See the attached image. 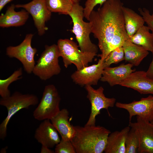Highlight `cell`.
<instances>
[{
	"instance_id": "obj_1",
	"label": "cell",
	"mask_w": 153,
	"mask_h": 153,
	"mask_svg": "<svg viewBox=\"0 0 153 153\" xmlns=\"http://www.w3.org/2000/svg\"><path fill=\"white\" fill-rule=\"evenodd\" d=\"M123 4L120 0H107L97 10H93L88 20L92 33L98 41L101 52L98 55L102 60L105 59L108 45L116 32L125 26L122 11Z\"/></svg>"
},
{
	"instance_id": "obj_2",
	"label": "cell",
	"mask_w": 153,
	"mask_h": 153,
	"mask_svg": "<svg viewBox=\"0 0 153 153\" xmlns=\"http://www.w3.org/2000/svg\"><path fill=\"white\" fill-rule=\"evenodd\" d=\"M75 134L71 140L77 153H102L111 133L99 126H74Z\"/></svg>"
},
{
	"instance_id": "obj_3",
	"label": "cell",
	"mask_w": 153,
	"mask_h": 153,
	"mask_svg": "<svg viewBox=\"0 0 153 153\" xmlns=\"http://www.w3.org/2000/svg\"><path fill=\"white\" fill-rule=\"evenodd\" d=\"M68 15L72 20L73 26L71 31L75 35L80 50L97 54L98 47L92 42L90 38L92 33L91 24L83 20L84 8L79 3H74Z\"/></svg>"
},
{
	"instance_id": "obj_4",
	"label": "cell",
	"mask_w": 153,
	"mask_h": 153,
	"mask_svg": "<svg viewBox=\"0 0 153 153\" xmlns=\"http://www.w3.org/2000/svg\"><path fill=\"white\" fill-rule=\"evenodd\" d=\"M39 102V99L36 95L23 94L18 91L7 97L1 98L0 105L6 108L7 114L0 124V139L4 140L6 137L8 124L15 114L22 109H28L30 106L37 105Z\"/></svg>"
},
{
	"instance_id": "obj_5",
	"label": "cell",
	"mask_w": 153,
	"mask_h": 153,
	"mask_svg": "<svg viewBox=\"0 0 153 153\" xmlns=\"http://www.w3.org/2000/svg\"><path fill=\"white\" fill-rule=\"evenodd\" d=\"M60 57H62L64 67L74 64L79 70L88 66L93 61L97 54L83 52L79 50L78 46L72 40L60 39L57 42Z\"/></svg>"
},
{
	"instance_id": "obj_6",
	"label": "cell",
	"mask_w": 153,
	"mask_h": 153,
	"mask_svg": "<svg viewBox=\"0 0 153 153\" xmlns=\"http://www.w3.org/2000/svg\"><path fill=\"white\" fill-rule=\"evenodd\" d=\"M60 57L57 44L46 45L45 49L37 60L32 73L41 80H46L59 74L61 71L59 64Z\"/></svg>"
},
{
	"instance_id": "obj_7",
	"label": "cell",
	"mask_w": 153,
	"mask_h": 153,
	"mask_svg": "<svg viewBox=\"0 0 153 153\" xmlns=\"http://www.w3.org/2000/svg\"><path fill=\"white\" fill-rule=\"evenodd\" d=\"M61 97L53 84L46 85L37 107L33 112L35 119L38 121L50 120L60 111Z\"/></svg>"
},
{
	"instance_id": "obj_8",
	"label": "cell",
	"mask_w": 153,
	"mask_h": 153,
	"mask_svg": "<svg viewBox=\"0 0 153 153\" xmlns=\"http://www.w3.org/2000/svg\"><path fill=\"white\" fill-rule=\"evenodd\" d=\"M34 35L27 34L24 39L19 44L15 46H9L6 49V55L10 58H14L22 64L25 71L28 74L32 73L35 65L34 56L37 49L31 46V41Z\"/></svg>"
},
{
	"instance_id": "obj_9",
	"label": "cell",
	"mask_w": 153,
	"mask_h": 153,
	"mask_svg": "<svg viewBox=\"0 0 153 153\" xmlns=\"http://www.w3.org/2000/svg\"><path fill=\"white\" fill-rule=\"evenodd\" d=\"M85 88L87 92V97L91 105V113L85 126L95 125L96 117L100 114L101 110L106 109L110 115L108 108L114 107L116 99L106 97L104 94V89L101 86L95 89L91 86L87 85L85 86Z\"/></svg>"
},
{
	"instance_id": "obj_10",
	"label": "cell",
	"mask_w": 153,
	"mask_h": 153,
	"mask_svg": "<svg viewBox=\"0 0 153 153\" xmlns=\"http://www.w3.org/2000/svg\"><path fill=\"white\" fill-rule=\"evenodd\" d=\"M15 5L16 8H22L31 16L39 36L43 35L48 28L45 24L51 17L52 12L48 9L45 0H32L25 4Z\"/></svg>"
},
{
	"instance_id": "obj_11",
	"label": "cell",
	"mask_w": 153,
	"mask_h": 153,
	"mask_svg": "<svg viewBox=\"0 0 153 153\" xmlns=\"http://www.w3.org/2000/svg\"><path fill=\"white\" fill-rule=\"evenodd\" d=\"M116 106L124 109L128 112L129 122L135 116L151 122L153 118V96L150 95L138 101L128 103L117 102Z\"/></svg>"
},
{
	"instance_id": "obj_12",
	"label": "cell",
	"mask_w": 153,
	"mask_h": 153,
	"mask_svg": "<svg viewBox=\"0 0 153 153\" xmlns=\"http://www.w3.org/2000/svg\"><path fill=\"white\" fill-rule=\"evenodd\" d=\"M129 126L138 134L139 140L138 152L153 153V123L137 116L136 122H129Z\"/></svg>"
},
{
	"instance_id": "obj_13",
	"label": "cell",
	"mask_w": 153,
	"mask_h": 153,
	"mask_svg": "<svg viewBox=\"0 0 153 153\" xmlns=\"http://www.w3.org/2000/svg\"><path fill=\"white\" fill-rule=\"evenodd\" d=\"M104 69L103 61L100 59L96 64L76 70L71 74V78L73 82L81 86L97 85Z\"/></svg>"
},
{
	"instance_id": "obj_14",
	"label": "cell",
	"mask_w": 153,
	"mask_h": 153,
	"mask_svg": "<svg viewBox=\"0 0 153 153\" xmlns=\"http://www.w3.org/2000/svg\"><path fill=\"white\" fill-rule=\"evenodd\" d=\"M119 85L132 88L141 94H153V79L144 71L132 72Z\"/></svg>"
},
{
	"instance_id": "obj_15",
	"label": "cell",
	"mask_w": 153,
	"mask_h": 153,
	"mask_svg": "<svg viewBox=\"0 0 153 153\" xmlns=\"http://www.w3.org/2000/svg\"><path fill=\"white\" fill-rule=\"evenodd\" d=\"M58 132L50 120H45L36 129L34 137L41 145L50 148H53L61 141Z\"/></svg>"
},
{
	"instance_id": "obj_16",
	"label": "cell",
	"mask_w": 153,
	"mask_h": 153,
	"mask_svg": "<svg viewBox=\"0 0 153 153\" xmlns=\"http://www.w3.org/2000/svg\"><path fill=\"white\" fill-rule=\"evenodd\" d=\"M133 66L129 63L122 64L114 67H108L103 70L100 79L106 82L111 86L120 84L124 80L135 70L132 69Z\"/></svg>"
},
{
	"instance_id": "obj_17",
	"label": "cell",
	"mask_w": 153,
	"mask_h": 153,
	"mask_svg": "<svg viewBox=\"0 0 153 153\" xmlns=\"http://www.w3.org/2000/svg\"><path fill=\"white\" fill-rule=\"evenodd\" d=\"M69 114L68 110L64 108L50 120L60 134L61 139L65 141H71L76 133L74 126L69 121Z\"/></svg>"
},
{
	"instance_id": "obj_18",
	"label": "cell",
	"mask_w": 153,
	"mask_h": 153,
	"mask_svg": "<svg viewBox=\"0 0 153 153\" xmlns=\"http://www.w3.org/2000/svg\"><path fill=\"white\" fill-rule=\"evenodd\" d=\"M15 8V5L12 4L7 7L5 13L1 15V27H19L25 24L29 18V14L24 9L16 12Z\"/></svg>"
},
{
	"instance_id": "obj_19",
	"label": "cell",
	"mask_w": 153,
	"mask_h": 153,
	"mask_svg": "<svg viewBox=\"0 0 153 153\" xmlns=\"http://www.w3.org/2000/svg\"><path fill=\"white\" fill-rule=\"evenodd\" d=\"M130 128L127 126L120 131L111 133L107 138L104 152L126 153V141Z\"/></svg>"
},
{
	"instance_id": "obj_20",
	"label": "cell",
	"mask_w": 153,
	"mask_h": 153,
	"mask_svg": "<svg viewBox=\"0 0 153 153\" xmlns=\"http://www.w3.org/2000/svg\"><path fill=\"white\" fill-rule=\"evenodd\" d=\"M122 47L124 54V60L133 66H138L149 54L148 51L141 46L126 40Z\"/></svg>"
},
{
	"instance_id": "obj_21",
	"label": "cell",
	"mask_w": 153,
	"mask_h": 153,
	"mask_svg": "<svg viewBox=\"0 0 153 153\" xmlns=\"http://www.w3.org/2000/svg\"><path fill=\"white\" fill-rule=\"evenodd\" d=\"M122 11L128 39L134 35L144 26L145 22L142 16L130 8L123 6Z\"/></svg>"
},
{
	"instance_id": "obj_22",
	"label": "cell",
	"mask_w": 153,
	"mask_h": 153,
	"mask_svg": "<svg viewBox=\"0 0 153 153\" xmlns=\"http://www.w3.org/2000/svg\"><path fill=\"white\" fill-rule=\"evenodd\" d=\"M150 30L148 26L144 25L128 39L152 52L153 51V35Z\"/></svg>"
},
{
	"instance_id": "obj_23",
	"label": "cell",
	"mask_w": 153,
	"mask_h": 153,
	"mask_svg": "<svg viewBox=\"0 0 153 153\" xmlns=\"http://www.w3.org/2000/svg\"><path fill=\"white\" fill-rule=\"evenodd\" d=\"M46 6L51 12L68 15L74 4L71 0H45Z\"/></svg>"
},
{
	"instance_id": "obj_24",
	"label": "cell",
	"mask_w": 153,
	"mask_h": 153,
	"mask_svg": "<svg viewBox=\"0 0 153 153\" xmlns=\"http://www.w3.org/2000/svg\"><path fill=\"white\" fill-rule=\"evenodd\" d=\"M23 71L20 67L14 71L7 78L0 79V95L1 98H5L11 95L10 92L8 88L12 82L22 78Z\"/></svg>"
},
{
	"instance_id": "obj_25",
	"label": "cell",
	"mask_w": 153,
	"mask_h": 153,
	"mask_svg": "<svg viewBox=\"0 0 153 153\" xmlns=\"http://www.w3.org/2000/svg\"><path fill=\"white\" fill-rule=\"evenodd\" d=\"M128 38V36L125 26L118 31L109 44L105 54V59L112 50L117 47L122 46Z\"/></svg>"
},
{
	"instance_id": "obj_26",
	"label": "cell",
	"mask_w": 153,
	"mask_h": 153,
	"mask_svg": "<svg viewBox=\"0 0 153 153\" xmlns=\"http://www.w3.org/2000/svg\"><path fill=\"white\" fill-rule=\"evenodd\" d=\"M126 153L138 152L139 140L138 134L134 129L131 128L126 141Z\"/></svg>"
},
{
	"instance_id": "obj_27",
	"label": "cell",
	"mask_w": 153,
	"mask_h": 153,
	"mask_svg": "<svg viewBox=\"0 0 153 153\" xmlns=\"http://www.w3.org/2000/svg\"><path fill=\"white\" fill-rule=\"evenodd\" d=\"M124 60V54L122 46L112 50L103 61L104 68L109 67L112 64H116Z\"/></svg>"
},
{
	"instance_id": "obj_28",
	"label": "cell",
	"mask_w": 153,
	"mask_h": 153,
	"mask_svg": "<svg viewBox=\"0 0 153 153\" xmlns=\"http://www.w3.org/2000/svg\"><path fill=\"white\" fill-rule=\"evenodd\" d=\"M55 153H76L75 149L70 141H64L61 139L55 146Z\"/></svg>"
},
{
	"instance_id": "obj_29",
	"label": "cell",
	"mask_w": 153,
	"mask_h": 153,
	"mask_svg": "<svg viewBox=\"0 0 153 153\" xmlns=\"http://www.w3.org/2000/svg\"><path fill=\"white\" fill-rule=\"evenodd\" d=\"M107 0H86L84 8V17L88 21L91 12L94 10L95 7L99 5L101 6Z\"/></svg>"
},
{
	"instance_id": "obj_30",
	"label": "cell",
	"mask_w": 153,
	"mask_h": 153,
	"mask_svg": "<svg viewBox=\"0 0 153 153\" xmlns=\"http://www.w3.org/2000/svg\"><path fill=\"white\" fill-rule=\"evenodd\" d=\"M138 10L153 35V17L152 15L149 10L145 8H139Z\"/></svg>"
},
{
	"instance_id": "obj_31",
	"label": "cell",
	"mask_w": 153,
	"mask_h": 153,
	"mask_svg": "<svg viewBox=\"0 0 153 153\" xmlns=\"http://www.w3.org/2000/svg\"><path fill=\"white\" fill-rule=\"evenodd\" d=\"M152 53L153 55L152 59L146 72L147 76L150 78L153 79V51Z\"/></svg>"
},
{
	"instance_id": "obj_32",
	"label": "cell",
	"mask_w": 153,
	"mask_h": 153,
	"mask_svg": "<svg viewBox=\"0 0 153 153\" xmlns=\"http://www.w3.org/2000/svg\"><path fill=\"white\" fill-rule=\"evenodd\" d=\"M41 153H55L54 151L47 147L42 145L41 150Z\"/></svg>"
},
{
	"instance_id": "obj_33",
	"label": "cell",
	"mask_w": 153,
	"mask_h": 153,
	"mask_svg": "<svg viewBox=\"0 0 153 153\" xmlns=\"http://www.w3.org/2000/svg\"><path fill=\"white\" fill-rule=\"evenodd\" d=\"M13 0H0V11H1L5 6Z\"/></svg>"
},
{
	"instance_id": "obj_34",
	"label": "cell",
	"mask_w": 153,
	"mask_h": 153,
	"mask_svg": "<svg viewBox=\"0 0 153 153\" xmlns=\"http://www.w3.org/2000/svg\"><path fill=\"white\" fill-rule=\"evenodd\" d=\"M74 3H79L80 0H71Z\"/></svg>"
},
{
	"instance_id": "obj_35",
	"label": "cell",
	"mask_w": 153,
	"mask_h": 153,
	"mask_svg": "<svg viewBox=\"0 0 153 153\" xmlns=\"http://www.w3.org/2000/svg\"><path fill=\"white\" fill-rule=\"evenodd\" d=\"M150 122H152V123H153V118L152 121Z\"/></svg>"
},
{
	"instance_id": "obj_36",
	"label": "cell",
	"mask_w": 153,
	"mask_h": 153,
	"mask_svg": "<svg viewBox=\"0 0 153 153\" xmlns=\"http://www.w3.org/2000/svg\"><path fill=\"white\" fill-rule=\"evenodd\" d=\"M151 15H152V17H153V13H152V14H151Z\"/></svg>"
}]
</instances>
